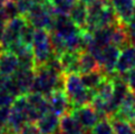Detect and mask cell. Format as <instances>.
<instances>
[{"label": "cell", "instance_id": "obj_1", "mask_svg": "<svg viewBox=\"0 0 135 134\" xmlns=\"http://www.w3.org/2000/svg\"><path fill=\"white\" fill-rule=\"evenodd\" d=\"M56 88H64V74L47 64L36 66L31 92L48 96Z\"/></svg>", "mask_w": 135, "mask_h": 134}, {"label": "cell", "instance_id": "obj_2", "mask_svg": "<svg viewBox=\"0 0 135 134\" xmlns=\"http://www.w3.org/2000/svg\"><path fill=\"white\" fill-rule=\"evenodd\" d=\"M31 48L33 52V57H35L36 66L46 64L54 56L50 42V31L36 28L32 37Z\"/></svg>", "mask_w": 135, "mask_h": 134}, {"label": "cell", "instance_id": "obj_3", "mask_svg": "<svg viewBox=\"0 0 135 134\" xmlns=\"http://www.w3.org/2000/svg\"><path fill=\"white\" fill-rule=\"evenodd\" d=\"M55 12L54 9L48 2L45 3H35L31 10L27 13V21L37 29L51 30L54 25Z\"/></svg>", "mask_w": 135, "mask_h": 134}, {"label": "cell", "instance_id": "obj_4", "mask_svg": "<svg viewBox=\"0 0 135 134\" xmlns=\"http://www.w3.org/2000/svg\"><path fill=\"white\" fill-rule=\"evenodd\" d=\"M28 122L29 121H28L27 112V97L26 95H19L10 107V115H9L6 131L19 133Z\"/></svg>", "mask_w": 135, "mask_h": 134}, {"label": "cell", "instance_id": "obj_5", "mask_svg": "<svg viewBox=\"0 0 135 134\" xmlns=\"http://www.w3.org/2000/svg\"><path fill=\"white\" fill-rule=\"evenodd\" d=\"M26 97H27L28 121L31 123H36L45 113L49 111L48 99L45 95L36 92L28 93Z\"/></svg>", "mask_w": 135, "mask_h": 134}, {"label": "cell", "instance_id": "obj_6", "mask_svg": "<svg viewBox=\"0 0 135 134\" xmlns=\"http://www.w3.org/2000/svg\"><path fill=\"white\" fill-rule=\"evenodd\" d=\"M26 23H27L26 17H23L21 15H19V16L7 21V25H6V28H4L2 38H1V40H0L2 50L7 49L12 42L20 39L21 30Z\"/></svg>", "mask_w": 135, "mask_h": 134}, {"label": "cell", "instance_id": "obj_7", "mask_svg": "<svg viewBox=\"0 0 135 134\" xmlns=\"http://www.w3.org/2000/svg\"><path fill=\"white\" fill-rule=\"evenodd\" d=\"M69 112L76 117V119L80 123V125L86 131L91 130L99 119L98 113L95 111V108L90 104L73 107V108H70Z\"/></svg>", "mask_w": 135, "mask_h": 134}, {"label": "cell", "instance_id": "obj_8", "mask_svg": "<svg viewBox=\"0 0 135 134\" xmlns=\"http://www.w3.org/2000/svg\"><path fill=\"white\" fill-rule=\"evenodd\" d=\"M119 51H120V49L118 47L114 46L112 44H109L103 48L97 61L100 66V68H102V70L106 75H113L115 73Z\"/></svg>", "mask_w": 135, "mask_h": 134}, {"label": "cell", "instance_id": "obj_9", "mask_svg": "<svg viewBox=\"0 0 135 134\" xmlns=\"http://www.w3.org/2000/svg\"><path fill=\"white\" fill-rule=\"evenodd\" d=\"M46 97L48 99L49 111L58 116L70 111V104L64 88H56Z\"/></svg>", "mask_w": 135, "mask_h": 134}, {"label": "cell", "instance_id": "obj_10", "mask_svg": "<svg viewBox=\"0 0 135 134\" xmlns=\"http://www.w3.org/2000/svg\"><path fill=\"white\" fill-rule=\"evenodd\" d=\"M118 17L119 23L127 26L134 20L135 0H109Z\"/></svg>", "mask_w": 135, "mask_h": 134}, {"label": "cell", "instance_id": "obj_11", "mask_svg": "<svg viewBox=\"0 0 135 134\" xmlns=\"http://www.w3.org/2000/svg\"><path fill=\"white\" fill-rule=\"evenodd\" d=\"M135 67V45L129 44L126 47L120 49L119 56L116 63L115 73L116 74H126L127 71Z\"/></svg>", "mask_w": 135, "mask_h": 134}, {"label": "cell", "instance_id": "obj_12", "mask_svg": "<svg viewBox=\"0 0 135 134\" xmlns=\"http://www.w3.org/2000/svg\"><path fill=\"white\" fill-rule=\"evenodd\" d=\"M112 116L126 119V121L131 123L135 122V92L128 90L126 96L124 97L122 103L118 106L117 111Z\"/></svg>", "mask_w": 135, "mask_h": 134}, {"label": "cell", "instance_id": "obj_13", "mask_svg": "<svg viewBox=\"0 0 135 134\" xmlns=\"http://www.w3.org/2000/svg\"><path fill=\"white\" fill-rule=\"evenodd\" d=\"M78 29L79 28L71 21L68 15H55L54 25H52L50 31L57 34L62 38H66L70 36L71 34L76 32Z\"/></svg>", "mask_w": 135, "mask_h": 134}, {"label": "cell", "instance_id": "obj_14", "mask_svg": "<svg viewBox=\"0 0 135 134\" xmlns=\"http://www.w3.org/2000/svg\"><path fill=\"white\" fill-rule=\"evenodd\" d=\"M19 68V59L12 51L3 49L0 52V73L4 76H11Z\"/></svg>", "mask_w": 135, "mask_h": 134}, {"label": "cell", "instance_id": "obj_15", "mask_svg": "<svg viewBox=\"0 0 135 134\" xmlns=\"http://www.w3.org/2000/svg\"><path fill=\"white\" fill-rule=\"evenodd\" d=\"M68 16L71 19V21L79 29H84V28H86V25H87V16H88L87 4L80 1V0H76L70 8Z\"/></svg>", "mask_w": 135, "mask_h": 134}, {"label": "cell", "instance_id": "obj_16", "mask_svg": "<svg viewBox=\"0 0 135 134\" xmlns=\"http://www.w3.org/2000/svg\"><path fill=\"white\" fill-rule=\"evenodd\" d=\"M59 130L62 134H83L88 132L84 130V127L70 112L62 114L59 117Z\"/></svg>", "mask_w": 135, "mask_h": 134}, {"label": "cell", "instance_id": "obj_17", "mask_svg": "<svg viewBox=\"0 0 135 134\" xmlns=\"http://www.w3.org/2000/svg\"><path fill=\"white\" fill-rule=\"evenodd\" d=\"M79 55H80V51L67 50L65 52H62L60 56H58V59H59L60 65H61L62 73L64 74L78 73V70H79Z\"/></svg>", "mask_w": 135, "mask_h": 134}, {"label": "cell", "instance_id": "obj_18", "mask_svg": "<svg viewBox=\"0 0 135 134\" xmlns=\"http://www.w3.org/2000/svg\"><path fill=\"white\" fill-rule=\"evenodd\" d=\"M59 117L57 114L48 111L36 122V125L42 134H54L59 128Z\"/></svg>", "mask_w": 135, "mask_h": 134}, {"label": "cell", "instance_id": "obj_19", "mask_svg": "<svg viewBox=\"0 0 135 134\" xmlns=\"http://www.w3.org/2000/svg\"><path fill=\"white\" fill-rule=\"evenodd\" d=\"M108 75H106L102 69H96L89 73H85V74H80L81 80L83 84L86 88L88 89H93L96 90V88L104 82V79L107 77Z\"/></svg>", "mask_w": 135, "mask_h": 134}, {"label": "cell", "instance_id": "obj_20", "mask_svg": "<svg viewBox=\"0 0 135 134\" xmlns=\"http://www.w3.org/2000/svg\"><path fill=\"white\" fill-rule=\"evenodd\" d=\"M96 69H102L98 64L97 59L90 54L87 50H83L80 51L79 55V74H85V73H89Z\"/></svg>", "mask_w": 135, "mask_h": 134}, {"label": "cell", "instance_id": "obj_21", "mask_svg": "<svg viewBox=\"0 0 135 134\" xmlns=\"http://www.w3.org/2000/svg\"><path fill=\"white\" fill-rule=\"evenodd\" d=\"M109 118L113 124L114 134H135V128L131 122L114 116H110Z\"/></svg>", "mask_w": 135, "mask_h": 134}, {"label": "cell", "instance_id": "obj_22", "mask_svg": "<svg viewBox=\"0 0 135 134\" xmlns=\"http://www.w3.org/2000/svg\"><path fill=\"white\" fill-rule=\"evenodd\" d=\"M0 13L7 21L19 16L16 1H13V0H2V1H0Z\"/></svg>", "mask_w": 135, "mask_h": 134}, {"label": "cell", "instance_id": "obj_23", "mask_svg": "<svg viewBox=\"0 0 135 134\" xmlns=\"http://www.w3.org/2000/svg\"><path fill=\"white\" fill-rule=\"evenodd\" d=\"M93 134H114L113 124L109 117H102L91 128Z\"/></svg>", "mask_w": 135, "mask_h": 134}, {"label": "cell", "instance_id": "obj_24", "mask_svg": "<svg viewBox=\"0 0 135 134\" xmlns=\"http://www.w3.org/2000/svg\"><path fill=\"white\" fill-rule=\"evenodd\" d=\"M36 28L32 25H30L29 22L27 21V23L23 26L21 34H20V40L22 42H25L27 45H31L32 42V37H33V32H35Z\"/></svg>", "mask_w": 135, "mask_h": 134}, {"label": "cell", "instance_id": "obj_25", "mask_svg": "<svg viewBox=\"0 0 135 134\" xmlns=\"http://www.w3.org/2000/svg\"><path fill=\"white\" fill-rule=\"evenodd\" d=\"M16 96H13L4 88L0 89V107H11L12 103L15 102Z\"/></svg>", "mask_w": 135, "mask_h": 134}, {"label": "cell", "instance_id": "obj_26", "mask_svg": "<svg viewBox=\"0 0 135 134\" xmlns=\"http://www.w3.org/2000/svg\"><path fill=\"white\" fill-rule=\"evenodd\" d=\"M16 3H17L19 15L26 17L27 13L31 10V8L36 2H33V0H17Z\"/></svg>", "mask_w": 135, "mask_h": 134}, {"label": "cell", "instance_id": "obj_27", "mask_svg": "<svg viewBox=\"0 0 135 134\" xmlns=\"http://www.w3.org/2000/svg\"><path fill=\"white\" fill-rule=\"evenodd\" d=\"M118 75L125 80V83L127 84L128 89L132 90V92H135V67L129 71H127L126 74H122V75L118 74Z\"/></svg>", "mask_w": 135, "mask_h": 134}, {"label": "cell", "instance_id": "obj_28", "mask_svg": "<svg viewBox=\"0 0 135 134\" xmlns=\"http://www.w3.org/2000/svg\"><path fill=\"white\" fill-rule=\"evenodd\" d=\"M9 115H10V107H0V130L6 131Z\"/></svg>", "mask_w": 135, "mask_h": 134}, {"label": "cell", "instance_id": "obj_29", "mask_svg": "<svg viewBox=\"0 0 135 134\" xmlns=\"http://www.w3.org/2000/svg\"><path fill=\"white\" fill-rule=\"evenodd\" d=\"M19 134H42L40 132V130L37 127L36 123H31V122H28L25 126H23Z\"/></svg>", "mask_w": 135, "mask_h": 134}, {"label": "cell", "instance_id": "obj_30", "mask_svg": "<svg viewBox=\"0 0 135 134\" xmlns=\"http://www.w3.org/2000/svg\"><path fill=\"white\" fill-rule=\"evenodd\" d=\"M127 34H128V38H129V42L132 45H135V20H133L131 23H128L126 26Z\"/></svg>", "mask_w": 135, "mask_h": 134}, {"label": "cell", "instance_id": "obj_31", "mask_svg": "<svg viewBox=\"0 0 135 134\" xmlns=\"http://www.w3.org/2000/svg\"><path fill=\"white\" fill-rule=\"evenodd\" d=\"M6 25H7V20L1 16V13H0V40H1V38H2L4 28H6Z\"/></svg>", "mask_w": 135, "mask_h": 134}, {"label": "cell", "instance_id": "obj_32", "mask_svg": "<svg viewBox=\"0 0 135 134\" xmlns=\"http://www.w3.org/2000/svg\"><path fill=\"white\" fill-rule=\"evenodd\" d=\"M6 78H7V76H4V75H2L1 73H0V89L3 88L4 82H6Z\"/></svg>", "mask_w": 135, "mask_h": 134}, {"label": "cell", "instance_id": "obj_33", "mask_svg": "<svg viewBox=\"0 0 135 134\" xmlns=\"http://www.w3.org/2000/svg\"><path fill=\"white\" fill-rule=\"evenodd\" d=\"M33 2H36V3H45V2H47V0H33Z\"/></svg>", "mask_w": 135, "mask_h": 134}, {"label": "cell", "instance_id": "obj_34", "mask_svg": "<svg viewBox=\"0 0 135 134\" xmlns=\"http://www.w3.org/2000/svg\"><path fill=\"white\" fill-rule=\"evenodd\" d=\"M2 134H19L17 132H11V131H3Z\"/></svg>", "mask_w": 135, "mask_h": 134}, {"label": "cell", "instance_id": "obj_35", "mask_svg": "<svg viewBox=\"0 0 135 134\" xmlns=\"http://www.w3.org/2000/svg\"><path fill=\"white\" fill-rule=\"evenodd\" d=\"M80 1H83V2H85L86 4H89L90 2H93L94 0H80Z\"/></svg>", "mask_w": 135, "mask_h": 134}, {"label": "cell", "instance_id": "obj_36", "mask_svg": "<svg viewBox=\"0 0 135 134\" xmlns=\"http://www.w3.org/2000/svg\"><path fill=\"white\" fill-rule=\"evenodd\" d=\"M2 51V47H1V44H0V52Z\"/></svg>", "mask_w": 135, "mask_h": 134}, {"label": "cell", "instance_id": "obj_37", "mask_svg": "<svg viewBox=\"0 0 135 134\" xmlns=\"http://www.w3.org/2000/svg\"><path fill=\"white\" fill-rule=\"evenodd\" d=\"M133 126H134V128H135V122H133Z\"/></svg>", "mask_w": 135, "mask_h": 134}, {"label": "cell", "instance_id": "obj_38", "mask_svg": "<svg viewBox=\"0 0 135 134\" xmlns=\"http://www.w3.org/2000/svg\"><path fill=\"white\" fill-rule=\"evenodd\" d=\"M0 134H2V131L1 130H0Z\"/></svg>", "mask_w": 135, "mask_h": 134}, {"label": "cell", "instance_id": "obj_39", "mask_svg": "<svg viewBox=\"0 0 135 134\" xmlns=\"http://www.w3.org/2000/svg\"><path fill=\"white\" fill-rule=\"evenodd\" d=\"M0 1H2V0H0ZM13 1H17V0H13Z\"/></svg>", "mask_w": 135, "mask_h": 134}]
</instances>
